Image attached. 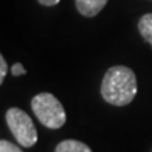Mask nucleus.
<instances>
[{
	"instance_id": "nucleus-6",
	"label": "nucleus",
	"mask_w": 152,
	"mask_h": 152,
	"mask_svg": "<svg viewBox=\"0 0 152 152\" xmlns=\"http://www.w3.org/2000/svg\"><path fill=\"white\" fill-rule=\"evenodd\" d=\"M138 30L145 41L152 45V13L144 14L138 21Z\"/></svg>"
},
{
	"instance_id": "nucleus-9",
	"label": "nucleus",
	"mask_w": 152,
	"mask_h": 152,
	"mask_svg": "<svg viewBox=\"0 0 152 152\" xmlns=\"http://www.w3.org/2000/svg\"><path fill=\"white\" fill-rule=\"evenodd\" d=\"M11 73H13V76H21V75H26L27 71L24 69V66H23L20 62H17V64H14L13 68H11Z\"/></svg>"
},
{
	"instance_id": "nucleus-1",
	"label": "nucleus",
	"mask_w": 152,
	"mask_h": 152,
	"mask_svg": "<svg viewBox=\"0 0 152 152\" xmlns=\"http://www.w3.org/2000/svg\"><path fill=\"white\" fill-rule=\"evenodd\" d=\"M102 96L109 104L127 106L137 94V76L134 71L123 65L110 68L102 82Z\"/></svg>"
},
{
	"instance_id": "nucleus-8",
	"label": "nucleus",
	"mask_w": 152,
	"mask_h": 152,
	"mask_svg": "<svg viewBox=\"0 0 152 152\" xmlns=\"http://www.w3.org/2000/svg\"><path fill=\"white\" fill-rule=\"evenodd\" d=\"M6 73H7V64H6V59L3 55H0V83H3L6 77Z\"/></svg>"
},
{
	"instance_id": "nucleus-3",
	"label": "nucleus",
	"mask_w": 152,
	"mask_h": 152,
	"mask_svg": "<svg viewBox=\"0 0 152 152\" xmlns=\"http://www.w3.org/2000/svg\"><path fill=\"white\" fill-rule=\"evenodd\" d=\"M6 123L14 135L17 142L24 148H31L35 145L38 134L31 117L26 111L17 107H11L6 113Z\"/></svg>"
},
{
	"instance_id": "nucleus-10",
	"label": "nucleus",
	"mask_w": 152,
	"mask_h": 152,
	"mask_svg": "<svg viewBox=\"0 0 152 152\" xmlns=\"http://www.w3.org/2000/svg\"><path fill=\"white\" fill-rule=\"evenodd\" d=\"M61 0H38V3L42 6H48V7H51V6H55L58 4Z\"/></svg>"
},
{
	"instance_id": "nucleus-2",
	"label": "nucleus",
	"mask_w": 152,
	"mask_h": 152,
	"mask_svg": "<svg viewBox=\"0 0 152 152\" xmlns=\"http://www.w3.org/2000/svg\"><path fill=\"white\" fill-rule=\"evenodd\" d=\"M31 109L39 123L48 128L56 130L66 123L65 109L52 93H38L31 100Z\"/></svg>"
},
{
	"instance_id": "nucleus-5",
	"label": "nucleus",
	"mask_w": 152,
	"mask_h": 152,
	"mask_svg": "<svg viewBox=\"0 0 152 152\" xmlns=\"http://www.w3.org/2000/svg\"><path fill=\"white\" fill-rule=\"evenodd\" d=\"M55 152H92V149L85 142L76 140H65L56 145Z\"/></svg>"
},
{
	"instance_id": "nucleus-4",
	"label": "nucleus",
	"mask_w": 152,
	"mask_h": 152,
	"mask_svg": "<svg viewBox=\"0 0 152 152\" xmlns=\"http://www.w3.org/2000/svg\"><path fill=\"white\" fill-rule=\"evenodd\" d=\"M109 0H75L76 9L85 17H94L104 9Z\"/></svg>"
},
{
	"instance_id": "nucleus-7",
	"label": "nucleus",
	"mask_w": 152,
	"mask_h": 152,
	"mask_svg": "<svg viewBox=\"0 0 152 152\" xmlns=\"http://www.w3.org/2000/svg\"><path fill=\"white\" fill-rule=\"evenodd\" d=\"M0 152H23V151L17 145H14L13 142L1 140L0 141Z\"/></svg>"
}]
</instances>
